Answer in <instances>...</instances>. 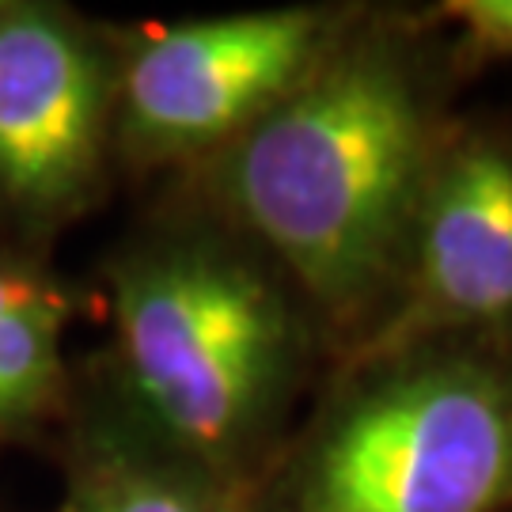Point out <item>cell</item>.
I'll return each mask as SVG.
<instances>
[{
    "mask_svg": "<svg viewBox=\"0 0 512 512\" xmlns=\"http://www.w3.org/2000/svg\"><path fill=\"white\" fill-rule=\"evenodd\" d=\"M129 380L175 440L217 456L270 406L289 361V319L247 266L175 251L118 281Z\"/></svg>",
    "mask_w": 512,
    "mask_h": 512,
    "instance_id": "cell-2",
    "label": "cell"
},
{
    "mask_svg": "<svg viewBox=\"0 0 512 512\" xmlns=\"http://www.w3.org/2000/svg\"><path fill=\"white\" fill-rule=\"evenodd\" d=\"M425 126L403 73L346 57L247 129L232 198L311 296H365L414 209Z\"/></svg>",
    "mask_w": 512,
    "mask_h": 512,
    "instance_id": "cell-1",
    "label": "cell"
},
{
    "mask_svg": "<svg viewBox=\"0 0 512 512\" xmlns=\"http://www.w3.org/2000/svg\"><path fill=\"white\" fill-rule=\"evenodd\" d=\"M452 16L471 31L486 50H512V0H463L452 4Z\"/></svg>",
    "mask_w": 512,
    "mask_h": 512,
    "instance_id": "cell-9",
    "label": "cell"
},
{
    "mask_svg": "<svg viewBox=\"0 0 512 512\" xmlns=\"http://www.w3.org/2000/svg\"><path fill=\"white\" fill-rule=\"evenodd\" d=\"M76 512H217L194 486L152 471H107L88 486Z\"/></svg>",
    "mask_w": 512,
    "mask_h": 512,
    "instance_id": "cell-8",
    "label": "cell"
},
{
    "mask_svg": "<svg viewBox=\"0 0 512 512\" xmlns=\"http://www.w3.org/2000/svg\"><path fill=\"white\" fill-rule=\"evenodd\" d=\"M61 380V304L0 262V421L35 414Z\"/></svg>",
    "mask_w": 512,
    "mask_h": 512,
    "instance_id": "cell-7",
    "label": "cell"
},
{
    "mask_svg": "<svg viewBox=\"0 0 512 512\" xmlns=\"http://www.w3.org/2000/svg\"><path fill=\"white\" fill-rule=\"evenodd\" d=\"M421 308L444 323H512V160L467 148L421 220Z\"/></svg>",
    "mask_w": 512,
    "mask_h": 512,
    "instance_id": "cell-6",
    "label": "cell"
},
{
    "mask_svg": "<svg viewBox=\"0 0 512 512\" xmlns=\"http://www.w3.org/2000/svg\"><path fill=\"white\" fill-rule=\"evenodd\" d=\"M512 501V395L475 365L376 387L330 429L296 512H497Z\"/></svg>",
    "mask_w": 512,
    "mask_h": 512,
    "instance_id": "cell-3",
    "label": "cell"
},
{
    "mask_svg": "<svg viewBox=\"0 0 512 512\" xmlns=\"http://www.w3.org/2000/svg\"><path fill=\"white\" fill-rule=\"evenodd\" d=\"M315 42L311 12H251L175 27L129 65V126L160 148H198L255 126L300 88Z\"/></svg>",
    "mask_w": 512,
    "mask_h": 512,
    "instance_id": "cell-4",
    "label": "cell"
},
{
    "mask_svg": "<svg viewBox=\"0 0 512 512\" xmlns=\"http://www.w3.org/2000/svg\"><path fill=\"white\" fill-rule=\"evenodd\" d=\"M103 80L92 50L46 12L0 16V190L69 202L99 160Z\"/></svg>",
    "mask_w": 512,
    "mask_h": 512,
    "instance_id": "cell-5",
    "label": "cell"
}]
</instances>
